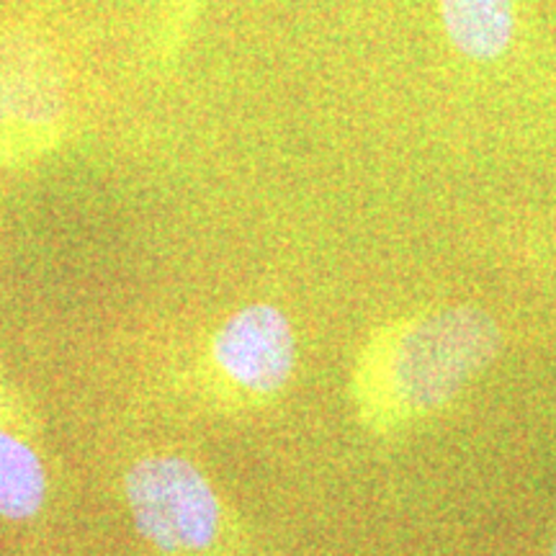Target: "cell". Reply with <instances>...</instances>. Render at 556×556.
I'll use <instances>...</instances> for the list:
<instances>
[{
	"instance_id": "obj_1",
	"label": "cell",
	"mask_w": 556,
	"mask_h": 556,
	"mask_svg": "<svg viewBox=\"0 0 556 556\" xmlns=\"http://www.w3.org/2000/svg\"><path fill=\"white\" fill-rule=\"evenodd\" d=\"M503 348L497 319L475 304H441L381 325L351 368L353 413L368 433H407L454 405Z\"/></svg>"
},
{
	"instance_id": "obj_2",
	"label": "cell",
	"mask_w": 556,
	"mask_h": 556,
	"mask_svg": "<svg viewBox=\"0 0 556 556\" xmlns=\"http://www.w3.org/2000/svg\"><path fill=\"white\" fill-rule=\"evenodd\" d=\"M124 497L135 528L160 556H227L232 518L191 458L148 454L124 475Z\"/></svg>"
},
{
	"instance_id": "obj_3",
	"label": "cell",
	"mask_w": 556,
	"mask_h": 556,
	"mask_svg": "<svg viewBox=\"0 0 556 556\" xmlns=\"http://www.w3.org/2000/svg\"><path fill=\"white\" fill-rule=\"evenodd\" d=\"M67 80L37 31L13 26L0 37V163L26 165L58 148L67 131Z\"/></svg>"
},
{
	"instance_id": "obj_4",
	"label": "cell",
	"mask_w": 556,
	"mask_h": 556,
	"mask_svg": "<svg viewBox=\"0 0 556 556\" xmlns=\"http://www.w3.org/2000/svg\"><path fill=\"white\" fill-rule=\"evenodd\" d=\"M294 368V325L274 304L240 307L208 338L204 377L208 392L225 407H266L289 387Z\"/></svg>"
},
{
	"instance_id": "obj_5",
	"label": "cell",
	"mask_w": 556,
	"mask_h": 556,
	"mask_svg": "<svg viewBox=\"0 0 556 556\" xmlns=\"http://www.w3.org/2000/svg\"><path fill=\"white\" fill-rule=\"evenodd\" d=\"M448 58L469 73H500L533 41L528 0H435Z\"/></svg>"
},
{
	"instance_id": "obj_6",
	"label": "cell",
	"mask_w": 556,
	"mask_h": 556,
	"mask_svg": "<svg viewBox=\"0 0 556 556\" xmlns=\"http://www.w3.org/2000/svg\"><path fill=\"white\" fill-rule=\"evenodd\" d=\"M50 475L24 409L0 381V518L26 523L47 503Z\"/></svg>"
},
{
	"instance_id": "obj_7",
	"label": "cell",
	"mask_w": 556,
	"mask_h": 556,
	"mask_svg": "<svg viewBox=\"0 0 556 556\" xmlns=\"http://www.w3.org/2000/svg\"><path fill=\"white\" fill-rule=\"evenodd\" d=\"M548 556H556V541L552 544V552H548Z\"/></svg>"
},
{
	"instance_id": "obj_8",
	"label": "cell",
	"mask_w": 556,
	"mask_h": 556,
	"mask_svg": "<svg viewBox=\"0 0 556 556\" xmlns=\"http://www.w3.org/2000/svg\"><path fill=\"white\" fill-rule=\"evenodd\" d=\"M184 3H186V5H193V3H197V0H184Z\"/></svg>"
}]
</instances>
